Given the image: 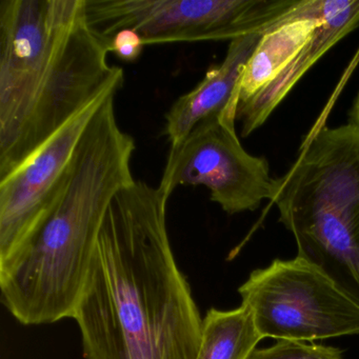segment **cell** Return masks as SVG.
Returning a JSON list of instances; mask_svg holds the SVG:
<instances>
[{
    "label": "cell",
    "instance_id": "obj_7",
    "mask_svg": "<svg viewBox=\"0 0 359 359\" xmlns=\"http://www.w3.org/2000/svg\"><path fill=\"white\" fill-rule=\"evenodd\" d=\"M235 123L236 116L228 113L205 119L170 148L159 184L169 198L178 187L203 186L230 215L255 211L264 199L271 201L274 178L268 161L243 149Z\"/></svg>",
    "mask_w": 359,
    "mask_h": 359
},
{
    "label": "cell",
    "instance_id": "obj_5",
    "mask_svg": "<svg viewBox=\"0 0 359 359\" xmlns=\"http://www.w3.org/2000/svg\"><path fill=\"white\" fill-rule=\"evenodd\" d=\"M298 0H86L90 28L110 41L132 29L144 45L233 41L264 33Z\"/></svg>",
    "mask_w": 359,
    "mask_h": 359
},
{
    "label": "cell",
    "instance_id": "obj_10",
    "mask_svg": "<svg viewBox=\"0 0 359 359\" xmlns=\"http://www.w3.org/2000/svg\"><path fill=\"white\" fill-rule=\"evenodd\" d=\"M358 26L359 0H342L337 10L323 18L312 39L289 66L266 89L237 107L236 121L241 123V136L248 137L259 129L309 69Z\"/></svg>",
    "mask_w": 359,
    "mask_h": 359
},
{
    "label": "cell",
    "instance_id": "obj_8",
    "mask_svg": "<svg viewBox=\"0 0 359 359\" xmlns=\"http://www.w3.org/2000/svg\"><path fill=\"white\" fill-rule=\"evenodd\" d=\"M112 94L118 92H109L92 102L24 165L0 180V266L26 245L62 198L83 132Z\"/></svg>",
    "mask_w": 359,
    "mask_h": 359
},
{
    "label": "cell",
    "instance_id": "obj_12",
    "mask_svg": "<svg viewBox=\"0 0 359 359\" xmlns=\"http://www.w3.org/2000/svg\"><path fill=\"white\" fill-rule=\"evenodd\" d=\"M262 339L247 306L241 304L233 310L211 308L203 317L195 359H248Z\"/></svg>",
    "mask_w": 359,
    "mask_h": 359
},
{
    "label": "cell",
    "instance_id": "obj_11",
    "mask_svg": "<svg viewBox=\"0 0 359 359\" xmlns=\"http://www.w3.org/2000/svg\"><path fill=\"white\" fill-rule=\"evenodd\" d=\"M323 22V18L293 20L264 33L239 79L238 106L266 89L306 47Z\"/></svg>",
    "mask_w": 359,
    "mask_h": 359
},
{
    "label": "cell",
    "instance_id": "obj_2",
    "mask_svg": "<svg viewBox=\"0 0 359 359\" xmlns=\"http://www.w3.org/2000/svg\"><path fill=\"white\" fill-rule=\"evenodd\" d=\"M87 22L86 0H0V180L109 92L123 69Z\"/></svg>",
    "mask_w": 359,
    "mask_h": 359
},
{
    "label": "cell",
    "instance_id": "obj_3",
    "mask_svg": "<svg viewBox=\"0 0 359 359\" xmlns=\"http://www.w3.org/2000/svg\"><path fill=\"white\" fill-rule=\"evenodd\" d=\"M112 94L77 146L70 182L26 245L0 266L1 302L25 325L72 318L113 199L135 182V142L117 121Z\"/></svg>",
    "mask_w": 359,
    "mask_h": 359
},
{
    "label": "cell",
    "instance_id": "obj_14",
    "mask_svg": "<svg viewBox=\"0 0 359 359\" xmlns=\"http://www.w3.org/2000/svg\"><path fill=\"white\" fill-rule=\"evenodd\" d=\"M144 43L132 29L119 31L109 41V51L126 62H135L144 51Z\"/></svg>",
    "mask_w": 359,
    "mask_h": 359
},
{
    "label": "cell",
    "instance_id": "obj_9",
    "mask_svg": "<svg viewBox=\"0 0 359 359\" xmlns=\"http://www.w3.org/2000/svg\"><path fill=\"white\" fill-rule=\"evenodd\" d=\"M262 35L253 33L231 41L224 60L211 67L192 91L172 104L165 115V127L171 147L180 144L205 119L224 113L236 116L239 79Z\"/></svg>",
    "mask_w": 359,
    "mask_h": 359
},
{
    "label": "cell",
    "instance_id": "obj_13",
    "mask_svg": "<svg viewBox=\"0 0 359 359\" xmlns=\"http://www.w3.org/2000/svg\"><path fill=\"white\" fill-rule=\"evenodd\" d=\"M248 359H344L334 346L294 340H278L269 348H256Z\"/></svg>",
    "mask_w": 359,
    "mask_h": 359
},
{
    "label": "cell",
    "instance_id": "obj_15",
    "mask_svg": "<svg viewBox=\"0 0 359 359\" xmlns=\"http://www.w3.org/2000/svg\"><path fill=\"white\" fill-rule=\"evenodd\" d=\"M350 123L359 128V91L353 102L350 111Z\"/></svg>",
    "mask_w": 359,
    "mask_h": 359
},
{
    "label": "cell",
    "instance_id": "obj_4",
    "mask_svg": "<svg viewBox=\"0 0 359 359\" xmlns=\"http://www.w3.org/2000/svg\"><path fill=\"white\" fill-rule=\"evenodd\" d=\"M270 201L297 257L359 306V128L313 132L289 171L274 178Z\"/></svg>",
    "mask_w": 359,
    "mask_h": 359
},
{
    "label": "cell",
    "instance_id": "obj_6",
    "mask_svg": "<svg viewBox=\"0 0 359 359\" xmlns=\"http://www.w3.org/2000/svg\"><path fill=\"white\" fill-rule=\"evenodd\" d=\"M238 293L262 339L306 342L359 334L358 304L297 256L253 271Z\"/></svg>",
    "mask_w": 359,
    "mask_h": 359
},
{
    "label": "cell",
    "instance_id": "obj_1",
    "mask_svg": "<svg viewBox=\"0 0 359 359\" xmlns=\"http://www.w3.org/2000/svg\"><path fill=\"white\" fill-rule=\"evenodd\" d=\"M168 201L142 180L113 199L72 317L86 358H196L203 318L172 250Z\"/></svg>",
    "mask_w": 359,
    "mask_h": 359
}]
</instances>
